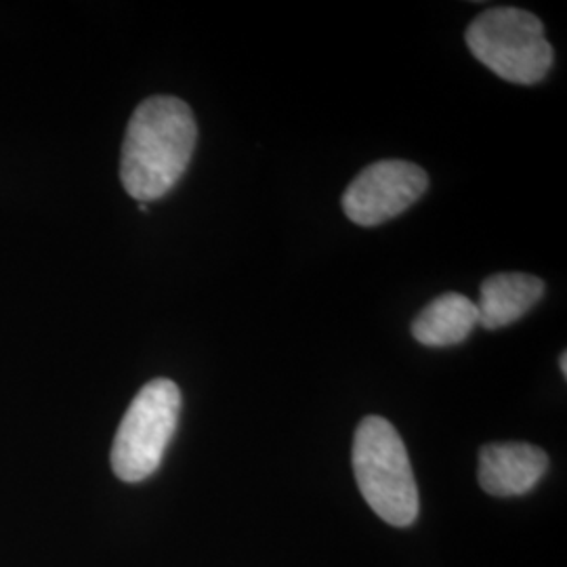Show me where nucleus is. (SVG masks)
Instances as JSON below:
<instances>
[{"mask_svg": "<svg viewBox=\"0 0 567 567\" xmlns=\"http://www.w3.org/2000/svg\"><path fill=\"white\" fill-rule=\"evenodd\" d=\"M198 142L187 103L156 95L137 105L122 143L121 182L140 203L164 198L185 175Z\"/></svg>", "mask_w": 567, "mask_h": 567, "instance_id": "1", "label": "nucleus"}, {"mask_svg": "<svg viewBox=\"0 0 567 567\" xmlns=\"http://www.w3.org/2000/svg\"><path fill=\"white\" fill-rule=\"evenodd\" d=\"M353 473L370 508L391 526L419 517V487L398 429L383 416H365L353 437Z\"/></svg>", "mask_w": 567, "mask_h": 567, "instance_id": "2", "label": "nucleus"}, {"mask_svg": "<svg viewBox=\"0 0 567 567\" xmlns=\"http://www.w3.org/2000/svg\"><path fill=\"white\" fill-rule=\"evenodd\" d=\"M473 58L513 84H536L553 65V47L534 13L515 7L487 9L466 28Z\"/></svg>", "mask_w": 567, "mask_h": 567, "instance_id": "3", "label": "nucleus"}, {"mask_svg": "<svg viewBox=\"0 0 567 567\" xmlns=\"http://www.w3.org/2000/svg\"><path fill=\"white\" fill-rule=\"evenodd\" d=\"M182 412V391L168 379H154L128 405L112 446V468L126 484H140L163 463Z\"/></svg>", "mask_w": 567, "mask_h": 567, "instance_id": "4", "label": "nucleus"}, {"mask_svg": "<svg viewBox=\"0 0 567 567\" xmlns=\"http://www.w3.org/2000/svg\"><path fill=\"white\" fill-rule=\"evenodd\" d=\"M426 187L429 175L419 164L405 161L370 164L347 187L344 215L362 227L385 224L419 203Z\"/></svg>", "mask_w": 567, "mask_h": 567, "instance_id": "5", "label": "nucleus"}, {"mask_svg": "<svg viewBox=\"0 0 567 567\" xmlns=\"http://www.w3.org/2000/svg\"><path fill=\"white\" fill-rule=\"evenodd\" d=\"M548 468L545 450L524 444H486L480 450V486L492 496H522L538 486Z\"/></svg>", "mask_w": 567, "mask_h": 567, "instance_id": "6", "label": "nucleus"}, {"mask_svg": "<svg viewBox=\"0 0 567 567\" xmlns=\"http://www.w3.org/2000/svg\"><path fill=\"white\" fill-rule=\"evenodd\" d=\"M545 295V282L529 274H496L482 284L477 326L498 330L522 320Z\"/></svg>", "mask_w": 567, "mask_h": 567, "instance_id": "7", "label": "nucleus"}, {"mask_svg": "<svg viewBox=\"0 0 567 567\" xmlns=\"http://www.w3.org/2000/svg\"><path fill=\"white\" fill-rule=\"evenodd\" d=\"M477 322V305L465 295L446 292L416 316L412 322V337L425 347H452L463 343Z\"/></svg>", "mask_w": 567, "mask_h": 567, "instance_id": "8", "label": "nucleus"}, {"mask_svg": "<svg viewBox=\"0 0 567 567\" xmlns=\"http://www.w3.org/2000/svg\"><path fill=\"white\" fill-rule=\"evenodd\" d=\"M559 365H561V372H564V374H567V355H566V351H564V353H561V358H559Z\"/></svg>", "mask_w": 567, "mask_h": 567, "instance_id": "9", "label": "nucleus"}]
</instances>
